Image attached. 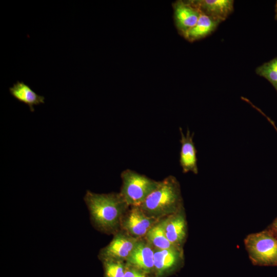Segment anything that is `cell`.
<instances>
[{
    "mask_svg": "<svg viewBox=\"0 0 277 277\" xmlns=\"http://www.w3.org/2000/svg\"><path fill=\"white\" fill-rule=\"evenodd\" d=\"M84 200L95 228L106 233H116L128 206L121 194H99L87 190Z\"/></svg>",
    "mask_w": 277,
    "mask_h": 277,
    "instance_id": "1",
    "label": "cell"
},
{
    "mask_svg": "<svg viewBox=\"0 0 277 277\" xmlns=\"http://www.w3.org/2000/svg\"><path fill=\"white\" fill-rule=\"evenodd\" d=\"M255 72L268 81L277 92V56L258 67Z\"/></svg>",
    "mask_w": 277,
    "mask_h": 277,
    "instance_id": "16",
    "label": "cell"
},
{
    "mask_svg": "<svg viewBox=\"0 0 277 277\" xmlns=\"http://www.w3.org/2000/svg\"><path fill=\"white\" fill-rule=\"evenodd\" d=\"M121 177L122 185L120 193L128 205L132 207H140L160 183L130 169L123 171Z\"/></svg>",
    "mask_w": 277,
    "mask_h": 277,
    "instance_id": "4",
    "label": "cell"
},
{
    "mask_svg": "<svg viewBox=\"0 0 277 277\" xmlns=\"http://www.w3.org/2000/svg\"><path fill=\"white\" fill-rule=\"evenodd\" d=\"M159 220L148 216L138 206H132L129 213L123 217L121 226L135 238L146 235L148 230Z\"/></svg>",
    "mask_w": 277,
    "mask_h": 277,
    "instance_id": "6",
    "label": "cell"
},
{
    "mask_svg": "<svg viewBox=\"0 0 277 277\" xmlns=\"http://www.w3.org/2000/svg\"><path fill=\"white\" fill-rule=\"evenodd\" d=\"M124 277H145L141 271L129 266L125 269Z\"/></svg>",
    "mask_w": 277,
    "mask_h": 277,
    "instance_id": "18",
    "label": "cell"
},
{
    "mask_svg": "<svg viewBox=\"0 0 277 277\" xmlns=\"http://www.w3.org/2000/svg\"><path fill=\"white\" fill-rule=\"evenodd\" d=\"M275 17H276V18L277 19V2L275 6Z\"/></svg>",
    "mask_w": 277,
    "mask_h": 277,
    "instance_id": "20",
    "label": "cell"
},
{
    "mask_svg": "<svg viewBox=\"0 0 277 277\" xmlns=\"http://www.w3.org/2000/svg\"><path fill=\"white\" fill-rule=\"evenodd\" d=\"M166 235L174 246L183 248L187 235V224L184 208L163 220Z\"/></svg>",
    "mask_w": 277,
    "mask_h": 277,
    "instance_id": "8",
    "label": "cell"
},
{
    "mask_svg": "<svg viewBox=\"0 0 277 277\" xmlns=\"http://www.w3.org/2000/svg\"><path fill=\"white\" fill-rule=\"evenodd\" d=\"M146 237L147 241L156 249H165L178 248L173 245L168 240L164 230L163 220L155 223L148 230L146 234Z\"/></svg>",
    "mask_w": 277,
    "mask_h": 277,
    "instance_id": "15",
    "label": "cell"
},
{
    "mask_svg": "<svg viewBox=\"0 0 277 277\" xmlns=\"http://www.w3.org/2000/svg\"><path fill=\"white\" fill-rule=\"evenodd\" d=\"M106 277H124L125 268L122 262L104 261Z\"/></svg>",
    "mask_w": 277,
    "mask_h": 277,
    "instance_id": "17",
    "label": "cell"
},
{
    "mask_svg": "<svg viewBox=\"0 0 277 277\" xmlns=\"http://www.w3.org/2000/svg\"><path fill=\"white\" fill-rule=\"evenodd\" d=\"M266 229L277 238V217Z\"/></svg>",
    "mask_w": 277,
    "mask_h": 277,
    "instance_id": "19",
    "label": "cell"
},
{
    "mask_svg": "<svg viewBox=\"0 0 277 277\" xmlns=\"http://www.w3.org/2000/svg\"><path fill=\"white\" fill-rule=\"evenodd\" d=\"M173 9L176 27L184 35L196 24L201 12L193 1L176 2Z\"/></svg>",
    "mask_w": 277,
    "mask_h": 277,
    "instance_id": "7",
    "label": "cell"
},
{
    "mask_svg": "<svg viewBox=\"0 0 277 277\" xmlns=\"http://www.w3.org/2000/svg\"><path fill=\"white\" fill-rule=\"evenodd\" d=\"M221 23L201 12L196 24L183 36L189 42L203 38L212 33Z\"/></svg>",
    "mask_w": 277,
    "mask_h": 277,
    "instance_id": "14",
    "label": "cell"
},
{
    "mask_svg": "<svg viewBox=\"0 0 277 277\" xmlns=\"http://www.w3.org/2000/svg\"><path fill=\"white\" fill-rule=\"evenodd\" d=\"M139 239L123 232H116L110 243L99 253L103 261L122 262L127 260Z\"/></svg>",
    "mask_w": 277,
    "mask_h": 277,
    "instance_id": "5",
    "label": "cell"
},
{
    "mask_svg": "<svg viewBox=\"0 0 277 277\" xmlns=\"http://www.w3.org/2000/svg\"><path fill=\"white\" fill-rule=\"evenodd\" d=\"M244 243L253 265L277 266V238L268 229L248 234Z\"/></svg>",
    "mask_w": 277,
    "mask_h": 277,
    "instance_id": "3",
    "label": "cell"
},
{
    "mask_svg": "<svg viewBox=\"0 0 277 277\" xmlns=\"http://www.w3.org/2000/svg\"><path fill=\"white\" fill-rule=\"evenodd\" d=\"M152 245L139 240L126 261L129 266L142 272L149 273L154 269V253Z\"/></svg>",
    "mask_w": 277,
    "mask_h": 277,
    "instance_id": "10",
    "label": "cell"
},
{
    "mask_svg": "<svg viewBox=\"0 0 277 277\" xmlns=\"http://www.w3.org/2000/svg\"><path fill=\"white\" fill-rule=\"evenodd\" d=\"M179 130L181 134V144L180 153V165L184 173L192 172L198 173L197 150L193 142L194 133H191L188 128L185 134L181 127Z\"/></svg>",
    "mask_w": 277,
    "mask_h": 277,
    "instance_id": "9",
    "label": "cell"
},
{
    "mask_svg": "<svg viewBox=\"0 0 277 277\" xmlns=\"http://www.w3.org/2000/svg\"><path fill=\"white\" fill-rule=\"evenodd\" d=\"M184 260L182 248L154 250V267L158 276L174 270L179 267Z\"/></svg>",
    "mask_w": 277,
    "mask_h": 277,
    "instance_id": "11",
    "label": "cell"
},
{
    "mask_svg": "<svg viewBox=\"0 0 277 277\" xmlns=\"http://www.w3.org/2000/svg\"><path fill=\"white\" fill-rule=\"evenodd\" d=\"M140 207L148 216L158 220L183 209L181 187L176 178L169 175L160 181L157 188Z\"/></svg>",
    "mask_w": 277,
    "mask_h": 277,
    "instance_id": "2",
    "label": "cell"
},
{
    "mask_svg": "<svg viewBox=\"0 0 277 277\" xmlns=\"http://www.w3.org/2000/svg\"><path fill=\"white\" fill-rule=\"evenodd\" d=\"M9 92L15 99L27 105L31 112L34 111V105L45 103L44 96L37 94L23 81H17L12 87L9 88Z\"/></svg>",
    "mask_w": 277,
    "mask_h": 277,
    "instance_id": "13",
    "label": "cell"
},
{
    "mask_svg": "<svg viewBox=\"0 0 277 277\" xmlns=\"http://www.w3.org/2000/svg\"><path fill=\"white\" fill-rule=\"evenodd\" d=\"M201 12L221 23L233 12L234 1L232 0H199L193 1Z\"/></svg>",
    "mask_w": 277,
    "mask_h": 277,
    "instance_id": "12",
    "label": "cell"
}]
</instances>
